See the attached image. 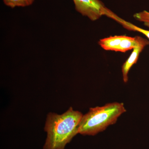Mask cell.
Instances as JSON below:
<instances>
[{"label":"cell","instance_id":"1","mask_svg":"<svg viewBox=\"0 0 149 149\" xmlns=\"http://www.w3.org/2000/svg\"><path fill=\"white\" fill-rule=\"evenodd\" d=\"M83 115L70 107L62 114L48 113L45 130L47 138L44 149H64L74 136L78 134V128Z\"/></svg>","mask_w":149,"mask_h":149},{"label":"cell","instance_id":"5","mask_svg":"<svg viewBox=\"0 0 149 149\" xmlns=\"http://www.w3.org/2000/svg\"><path fill=\"white\" fill-rule=\"evenodd\" d=\"M123 37V35L110 36L101 39L99 41L98 44L105 50L118 52Z\"/></svg>","mask_w":149,"mask_h":149},{"label":"cell","instance_id":"3","mask_svg":"<svg viewBox=\"0 0 149 149\" xmlns=\"http://www.w3.org/2000/svg\"><path fill=\"white\" fill-rule=\"evenodd\" d=\"M72 1L75 10L92 21H96L104 15L114 19L121 24L125 21L107 8L100 0Z\"/></svg>","mask_w":149,"mask_h":149},{"label":"cell","instance_id":"4","mask_svg":"<svg viewBox=\"0 0 149 149\" xmlns=\"http://www.w3.org/2000/svg\"><path fill=\"white\" fill-rule=\"evenodd\" d=\"M136 45L133 48V52L130 56L125 62L122 66V72L123 82L127 83L128 80V74L132 67L136 64L139 60L140 54L145 47L149 45V41L140 36L135 37Z\"/></svg>","mask_w":149,"mask_h":149},{"label":"cell","instance_id":"7","mask_svg":"<svg viewBox=\"0 0 149 149\" xmlns=\"http://www.w3.org/2000/svg\"><path fill=\"white\" fill-rule=\"evenodd\" d=\"M6 6L11 8L26 7L32 5L35 0H2Z\"/></svg>","mask_w":149,"mask_h":149},{"label":"cell","instance_id":"2","mask_svg":"<svg viewBox=\"0 0 149 149\" xmlns=\"http://www.w3.org/2000/svg\"><path fill=\"white\" fill-rule=\"evenodd\" d=\"M126 111L123 103H111L92 108L81 118L78 133L95 136L115 123L118 118Z\"/></svg>","mask_w":149,"mask_h":149},{"label":"cell","instance_id":"6","mask_svg":"<svg viewBox=\"0 0 149 149\" xmlns=\"http://www.w3.org/2000/svg\"><path fill=\"white\" fill-rule=\"evenodd\" d=\"M136 44L135 37L123 36V38L120 42L118 52L125 53L127 51L133 49L136 46Z\"/></svg>","mask_w":149,"mask_h":149},{"label":"cell","instance_id":"9","mask_svg":"<svg viewBox=\"0 0 149 149\" xmlns=\"http://www.w3.org/2000/svg\"><path fill=\"white\" fill-rule=\"evenodd\" d=\"M124 27L128 30L137 31V32L142 33L143 35H145L149 40V30H146L143 28H140V27H137L136 25H134V24L126 21Z\"/></svg>","mask_w":149,"mask_h":149},{"label":"cell","instance_id":"8","mask_svg":"<svg viewBox=\"0 0 149 149\" xmlns=\"http://www.w3.org/2000/svg\"><path fill=\"white\" fill-rule=\"evenodd\" d=\"M133 17L136 19L143 22L146 27L149 28V12L144 10L135 14Z\"/></svg>","mask_w":149,"mask_h":149}]
</instances>
